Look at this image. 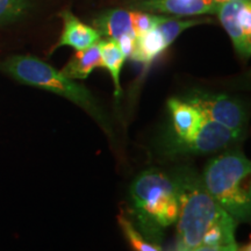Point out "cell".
Wrapping results in <instances>:
<instances>
[{
	"label": "cell",
	"instance_id": "3",
	"mask_svg": "<svg viewBox=\"0 0 251 251\" xmlns=\"http://www.w3.org/2000/svg\"><path fill=\"white\" fill-rule=\"evenodd\" d=\"M175 181L179 203L178 251H191L201 244L206 231L228 213L206 190L202 179L194 175L181 174Z\"/></svg>",
	"mask_w": 251,
	"mask_h": 251
},
{
	"label": "cell",
	"instance_id": "13",
	"mask_svg": "<svg viewBox=\"0 0 251 251\" xmlns=\"http://www.w3.org/2000/svg\"><path fill=\"white\" fill-rule=\"evenodd\" d=\"M168 49L161 31L157 28L136 37V45L130 59L149 68L155 59Z\"/></svg>",
	"mask_w": 251,
	"mask_h": 251
},
{
	"label": "cell",
	"instance_id": "8",
	"mask_svg": "<svg viewBox=\"0 0 251 251\" xmlns=\"http://www.w3.org/2000/svg\"><path fill=\"white\" fill-rule=\"evenodd\" d=\"M59 17L63 20V31L57 43L52 47L51 51L65 46L76 49V51L84 50L98 43L101 39L98 30L81 23L79 19L69 9L62 11L59 13Z\"/></svg>",
	"mask_w": 251,
	"mask_h": 251
},
{
	"label": "cell",
	"instance_id": "22",
	"mask_svg": "<svg viewBox=\"0 0 251 251\" xmlns=\"http://www.w3.org/2000/svg\"><path fill=\"white\" fill-rule=\"evenodd\" d=\"M191 251H237V244H228V246H202L194 248Z\"/></svg>",
	"mask_w": 251,
	"mask_h": 251
},
{
	"label": "cell",
	"instance_id": "9",
	"mask_svg": "<svg viewBox=\"0 0 251 251\" xmlns=\"http://www.w3.org/2000/svg\"><path fill=\"white\" fill-rule=\"evenodd\" d=\"M168 107L174 127V142H181L190 139L199 127L203 115L193 105L177 98L169 99Z\"/></svg>",
	"mask_w": 251,
	"mask_h": 251
},
{
	"label": "cell",
	"instance_id": "10",
	"mask_svg": "<svg viewBox=\"0 0 251 251\" xmlns=\"http://www.w3.org/2000/svg\"><path fill=\"white\" fill-rule=\"evenodd\" d=\"M242 2L241 1H226L221 2L218 11L220 23L230 37L234 48L238 55L243 57H250L251 55V37L244 34L237 23V11Z\"/></svg>",
	"mask_w": 251,
	"mask_h": 251
},
{
	"label": "cell",
	"instance_id": "18",
	"mask_svg": "<svg viewBox=\"0 0 251 251\" xmlns=\"http://www.w3.org/2000/svg\"><path fill=\"white\" fill-rule=\"evenodd\" d=\"M131 12V28L135 36L139 37L148 31L155 29L159 24L164 20L165 17L157 15L155 13L143 11H130Z\"/></svg>",
	"mask_w": 251,
	"mask_h": 251
},
{
	"label": "cell",
	"instance_id": "14",
	"mask_svg": "<svg viewBox=\"0 0 251 251\" xmlns=\"http://www.w3.org/2000/svg\"><path fill=\"white\" fill-rule=\"evenodd\" d=\"M99 48L101 56V68H105L111 75L114 84V96L118 99L121 96L120 74L126 61V56L115 40L99 41Z\"/></svg>",
	"mask_w": 251,
	"mask_h": 251
},
{
	"label": "cell",
	"instance_id": "4",
	"mask_svg": "<svg viewBox=\"0 0 251 251\" xmlns=\"http://www.w3.org/2000/svg\"><path fill=\"white\" fill-rule=\"evenodd\" d=\"M250 171V161L240 151L219 155L203 171L206 190L236 222L250 219V190L246 183Z\"/></svg>",
	"mask_w": 251,
	"mask_h": 251
},
{
	"label": "cell",
	"instance_id": "6",
	"mask_svg": "<svg viewBox=\"0 0 251 251\" xmlns=\"http://www.w3.org/2000/svg\"><path fill=\"white\" fill-rule=\"evenodd\" d=\"M240 133L203 117L199 127L190 139L181 142H174L176 150L179 152L209 153L226 148L236 141Z\"/></svg>",
	"mask_w": 251,
	"mask_h": 251
},
{
	"label": "cell",
	"instance_id": "7",
	"mask_svg": "<svg viewBox=\"0 0 251 251\" xmlns=\"http://www.w3.org/2000/svg\"><path fill=\"white\" fill-rule=\"evenodd\" d=\"M221 2L214 0H139L131 4V9L149 13H168L181 17L218 14Z\"/></svg>",
	"mask_w": 251,
	"mask_h": 251
},
{
	"label": "cell",
	"instance_id": "21",
	"mask_svg": "<svg viewBox=\"0 0 251 251\" xmlns=\"http://www.w3.org/2000/svg\"><path fill=\"white\" fill-rule=\"evenodd\" d=\"M117 42L119 43V47H120L121 51L124 52L126 58H129L135 49V45H136V36H135V34L122 35L120 39L117 40Z\"/></svg>",
	"mask_w": 251,
	"mask_h": 251
},
{
	"label": "cell",
	"instance_id": "2",
	"mask_svg": "<svg viewBox=\"0 0 251 251\" xmlns=\"http://www.w3.org/2000/svg\"><path fill=\"white\" fill-rule=\"evenodd\" d=\"M129 194L135 219L150 238L158 237L165 228L177 222V185L164 172L153 169L142 172L131 184Z\"/></svg>",
	"mask_w": 251,
	"mask_h": 251
},
{
	"label": "cell",
	"instance_id": "11",
	"mask_svg": "<svg viewBox=\"0 0 251 251\" xmlns=\"http://www.w3.org/2000/svg\"><path fill=\"white\" fill-rule=\"evenodd\" d=\"M93 28L100 36L108 40L120 39L126 34H134L131 28V12L125 8H112L103 11L93 20Z\"/></svg>",
	"mask_w": 251,
	"mask_h": 251
},
{
	"label": "cell",
	"instance_id": "12",
	"mask_svg": "<svg viewBox=\"0 0 251 251\" xmlns=\"http://www.w3.org/2000/svg\"><path fill=\"white\" fill-rule=\"evenodd\" d=\"M97 68H101L99 42L89 48L76 51L61 72L70 79H86Z\"/></svg>",
	"mask_w": 251,
	"mask_h": 251
},
{
	"label": "cell",
	"instance_id": "17",
	"mask_svg": "<svg viewBox=\"0 0 251 251\" xmlns=\"http://www.w3.org/2000/svg\"><path fill=\"white\" fill-rule=\"evenodd\" d=\"M119 224H120V227L124 230L125 236L129 241L130 246L133 247L135 251H162L158 246L144 240L142 235L134 228V225L131 224V221L127 216H125L124 214L119 215Z\"/></svg>",
	"mask_w": 251,
	"mask_h": 251
},
{
	"label": "cell",
	"instance_id": "5",
	"mask_svg": "<svg viewBox=\"0 0 251 251\" xmlns=\"http://www.w3.org/2000/svg\"><path fill=\"white\" fill-rule=\"evenodd\" d=\"M187 101L199 109L203 117L229 129L242 134L246 124V112L242 103L228 94L192 90L185 97Z\"/></svg>",
	"mask_w": 251,
	"mask_h": 251
},
{
	"label": "cell",
	"instance_id": "1",
	"mask_svg": "<svg viewBox=\"0 0 251 251\" xmlns=\"http://www.w3.org/2000/svg\"><path fill=\"white\" fill-rule=\"evenodd\" d=\"M0 69L26 85L35 86L64 97L79 106L112 136L111 124L99 102L85 86L65 77L48 63L34 56H12L0 64Z\"/></svg>",
	"mask_w": 251,
	"mask_h": 251
},
{
	"label": "cell",
	"instance_id": "23",
	"mask_svg": "<svg viewBox=\"0 0 251 251\" xmlns=\"http://www.w3.org/2000/svg\"><path fill=\"white\" fill-rule=\"evenodd\" d=\"M216 2H226V1H241V2H244V1H250V0H214Z\"/></svg>",
	"mask_w": 251,
	"mask_h": 251
},
{
	"label": "cell",
	"instance_id": "20",
	"mask_svg": "<svg viewBox=\"0 0 251 251\" xmlns=\"http://www.w3.org/2000/svg\"><path fill=\"white\" fill-rule=\"evenodd\" d=\"M237 23L240 25L241 29L244 31V34L251 37V2L244 1L241 4L238 8L237 14Z\"/></svg>",
	"mask_w": 251,
	"mask_h": 251
},
{
	"label": "cell",
	"instance_id": "16",
	"mask_svg": "<svg viewBox=\"0 0 251 251\" xmlns=\"http://www.w3.org/2000/svg\"><path fill=\"white\" fill-rule=\"evenodd\" d=\"M208 23H211V20H208V19H187V20H181L179 18L165 17L164 20L156 28L161 31L163 39H164L166 46L169 48L184 30L191 27L198 26V25Z\"/></svg>",
	"mask_w": 251,
	"mask_h": 251
},
{
	"label": "cell",
	"instance_id": "15",
	"mask_svg": "<svg viewBox=\"0 0 251 251\" xmlns=\"http://www.w3.org/2000/svg\"><path fill=\"white\" fill-rule=\"evenodd\" d=\"M237 222L229 214L216 221L203 235L202 246H228L235 242V229Z\"/></svg>",
	"mask_w": 251,
	"mask_h": 251
},
{
	"label": "cell",
	"instance_id": "19",
	"mask_svg": "<svg viewBox=\"0 0 251 251\" xmlns=\"http://www.w3.org/2000/svg\"><path fill=\"white\" fill-rule=\"evenodd\" d=\"M29 6V0H0V24L20 19Z\"/></svg>",
	"mask_w": 251,
	"mask_h": 251
}]
</instances>
